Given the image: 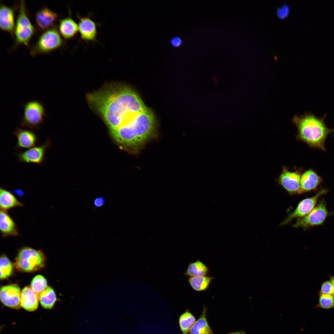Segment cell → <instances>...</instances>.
<instances>
[{"label":"cell","mask_w":334,"mask_h":334,"mask_svg":"<svg viewBox=\"0 0 334 334\" xmlns=\"http://www.w3.org/2000/svg\"><path fill=\"white\" fill-rule=\"evenodd\" d=\"M278 16L280 18L283 19L286 17L289 13V7L287 4H284L278 7L276 10Z\"/></svg>","instance_id":"31"},{"label":"cell","mask_w":334,"mask_h":334,"mask_svg":"<svg viewBox=\"0 0 334 334\" xmlns=\"http://www.w3.org/2000/svg\"><path fill=\"white\" fill-rule=\"evenodd\" d=\"M47 287L46 280L42 275H36L31 281V288L38 295Z\"/></svg>","instance_id":"29"},{"label":"cell","mask_w":334,"mask_h":334,"mask_svg":"<svg viewBox=\"0 0 334 334\" xmlns=\"http://www.w3.org/2000/svg\"><path fill=\"white\" fill-rule=\"evenodd\" d=\"M333 214L328 211L324 200L321 199L309 213L303 217L298 219L292 227H300L306 230L311 227L322 225L328 217Z\"/></svg>","instance_id":"8"},{"label":"cell","mask_w":334,"mask_h":334,"mask_svg":"<svg viewBox=\"0 0 334 334\" xmlns=\"http://www.w3.org/2000/svg\"><path fill=\"white\" fill-rule=\"evenodd\" d=\"M21 295L20 288L16 284L5 285L0 289L1 302L5 306L12 309H18L21 307Z\"/></svg>","instance_id":"12"},{"label":"cell","mask_w":334,"mask_h":334,"mask_svg":"<svg viewBox=\"0 0 334 334\" xmlns=\"http://www.w3.org/2000/svg\"><path fill=\"white\" fill-rule=\"evenodd\" d=\"M58 18V14L46 7H44L36 13L35 21L40 31H45L54 27Z\"/></svg>","instance_id":"16"},{"label":"cell","mask_w":334,"mask_h":334,"mask_svg":"<svg viewBox=\"0 0 334 334\" xmlns=\"http://www.w3.org/2000/svg\"><path fill=\"white\" fill-rule=\"evenodd\" d=\"M212 80H214V81L216 83V82H216V77H212Z\"/></svg>","instance_id":"36"},{"label":"cell","mask_w":334,"mask_h":334,"mask_svg":"<svg viewBox=\"0 0 334 334\" xmlns=\"http://www.w3.org/2000/svg\"><path fill=\"white\" fill-rule=\"evenodd\" d=\"M213 279V277L208 276L191 277L188 279V281L194 290L199 292L208 289Z\"/></svg>","instance_id":"24"},{"label":"cell","mask_w":334,"mask_h":334,"mask_svg":"<svg viewBox=\"0 0 334 334\" xmlns=\"http://www.w3.org/2000/svg\"><path fill=\"white\" fill-rule=\"evenodd\" d=\"M227 334H246V332L243 330L232 332Z\"/></svg>","instance_id":"34"},{"label":"cell","mask_w":334,"mask_h":334,"mask_svg":"<svg viewBox=\"0 0 334 334\" xmlns=\"http://www.w3.org/2000/svg\"><path fill=\"white\" fill-rule=\"evenodd\" d=\"M318 294V302L315 308L327 310L334 308V295L320 293Z\"/></svg>","instance_id":"28"},{"label":"cell","mask_w":334,"mask_h":334,"mask_svg":"<svg viewBox=\"0 0 334 334\" xmlns=\"http://www.w3.org/2000/svg\"><path fill=\"white\" fill-rule=\"evenodd\" d=\"M154 122L153 113L147 108L111 133L115 141L121 145L136 147L143 143L150 136Z\"/></svg>","instance_id":"3"},{"label":"cell","mask_w":334,"mask_h":334,"mask_svg":"<svg viewBox=\"0 0 334 334\" xmlns=\"http://www.w3.org/2000/svg\"><path fill=\"white\" fill-rule=\"evenodd\" d=\"M170 43L174 47H178L182 45V41L180 37L175 36L171 39Z\"/></svg>","instance_id":"33"},{"label":"cell","mask_w":334,"mask_h":334,"mask_svg":"<svg viewBox=\"0 0 334 334\" xmlns=\"http://www.w3.org/2000/svg\"><path fill=\"white\" fill-rule=\"evenodd\" d=\"M23 115L20 120L21 126L34 130H39L44 123L47 113L42 102L36 100H30L23 105Z\"/></svg>","instance_id":"5"},{"label":"cell","mask_w":334,"mask_h":334,"mask_svg":"<svg viewBox=\"0 0 334 334\" xmlns=\"http://www.w3.org/2000/svg\"><path fill=\"white\" fill-rule=\"evenodd\" d=\"M64 41L56 26L43 32L37 41L31 47L30 52L32 56L49 53L62 47Z\"/></svg>","instance_id":"6"},{"label":"cell","mask_w":334,"mask_h":334,"mask_svg":"<svg viewBox=\"0 0 334 334\" xmlns=\"http://www.w3.org/2000/svg\"><path fill=\"white\" fill-rule=\"evenodd\" d=\"M327 116L325 113L319 117L311 112L300 116L295 115L292 122L298 129L296 135L297 139L307 144L310 148L326 151V139L330 134L334 132V128H329L325 124Z\"/></svg>","instance_id":"2"},{"label":"cell","mask_w":334,"mask_h":334,"mask_svg":"<svg viewBox=\"0 0 334 334\" xmlns=\"http://www.w3.org/2000/svg\"><path fill=\"white\" fill-rule=\"evenodd\" d=\"M58 30L64 38L71 40L78 32V24L71 17H66L59 20Z\"/></svg>","instance_id":"20"},{"label":"cell","mask_w":334,"mask_h":334,"mask_svg":"<svg viewBox=\"0 0 334 334\" xmlns=\"http://www.w3.org/2000/svg\"><path fill=\"white\" fill-rule=\"evenodd\" d=\"M14 30L15 45H24L28 46L35 29L28 16L24 1H21Z\"/></svg>","instance_id":"7"},{"label":"cell","mask_w":334,"mask_h":334,"mask_svg":"<svg viewBox=\"0 0 334 334\" xmlns=\"http://www.w3.org/2000/svg\"><path fill=\"white\" fill-rule=\"evenodd\" d=\"M0 262V278L1 279H4L9 277L12 274L13 265L9 259L4 255L1 256Z\"/></svg>","instance_id":"27"},{"label":"cell","mask_w":334,"mask_h":334,"mask_svg":"<svg viewBox=\"0 0 334 334\" xmlns=\"http://www.w3.org/2000/svg\"><path fill=\"white\" fill-rule=\"evenodd\" d=\"M78 32L81 39L86 42L95 41L98 35L97 25L88 16H78Z\"/></svg>","instance_id":"13"},{"label":"cell","mask_w":334,"mask_h":334,"mask_svg":"<svg viewBox=\"0 0 334 334\" xmlns=\"http://www.w3.org/2000/svg\"><path fill=\"white\" fill-rule=\"evenodd\" d=\"M318 293L334 295V286L330 280H325L322 283Z\"/></svg>","instance_id":"30"},{"label":"cell","mask_w":334,"mask_h":334,"mask_svg":"<svg viewBox=\"0 0 334 334\" xmlns=\"http://www.w3.org/2000/svg\"><path fill=\"white\" fill-rule=\"evenodd\" d=\"M39 299L41 306L46 309H51L54 306L56 300L55 293L50 286L39 295Z\"/></svg>","instance_id":"26"},{"label":"cell","mask_w":334,"mask_h":334,"mask_svg":"<svg viewBox=\"0 0 334 334\" xmlns=\"http://www.w3.org/2000/svg\"><path fill=\"white\" fill-rule=\"evenodd\" d=\"M323 181V178L312 169H308L301 174L300 187L298 194L316 190Z\"/></svg>","instance_id":"15"},{"label":"cell","mask_w":334,"mask_h":334,"mask_svg":"<svg viewBox=\"0 0 334 334\" xmlns=\"http://www.w3.org/2000/svg\"><path fill=\"white\" fill-rule=\"evenodd\" d=\"M104 198L101 196H98L93 201V203L96 208H100L103 206L105 204Z\"/></svg>","instance_id":"32"},{"label":"cell","mask_w":334,"mask_h":334,"mask_svg":"<svg viewBox=\"0 0 334 334\" xmlns=\"http://www.w3.org/2000/svg\"><path fill=\"white\" fill-rule=\"evenodd\" d=\"M45 263V258L41 251L24 247L19 250L15 266L19 271L30 272L42 268Z\"/></svg>","instance_id":"4"},{"label":"cell","mask_w":334,"mask_h":334,"mask_svg":"<svg viewBox=\"0 0 334 334\" xmlns=\"http://www.w3.org/2000/svg\"><path fill=\"white\" fill-rule=\"evenodd\" d=\"M207 309L204 306L198 319L191 329L189 334H213L206 316Z\"/></svg>","instance_id":"22"},{"label":"cell","mask_w":334,"mask_h":334,"mask_svg":"<svg viewBox=\"0 0 334 334\" xmlns=\"http://www.w3.org/2000/svg\"><path fill=\"white\" fill-rule=\"evenodd\" d=\"M87 99L102 116L110 132L125 125L147 108L135 92L121 85L113 84L89 93Z\"/></svg>","instance_id":"1"},{"label":"cell","mask_w":334,"mask_h":334,"mask_svg":"<svg viewBox=\"0 0 334 334\" xmlns=\"http://www.w3.org/2000/svg\"><path fill=\"white\" fill-rule=\"evenodd\" d=\"M15 10L1 3L0 8V28L14 37L15 27Z\"/></svg>","instance_id":"17"},{"label":"cell","mask_w":334,"mask_h":334,"mask_svg":"<svg viewBox=\"0 0 334 334\" xmlns=\"http://www.w3.org/2000/svg\"><path fill=\"white\" fill-rule=\"evenodd\" d=\"M23 206L24 204L18 200L13 194L5 188L0 187L1 210L7 211L15 207Z\"/></svg>","instance_id":"21"},{"label":"cell","mask_w":334,"mask_h":334,"mask_svg":"<svg viewBox=\"0 0 334 334\" xmlns=\"http://www.w3.org/2000/svg\"><path fill=\"white\" fill-rule=\"evenodd\" d=\"M17 139L15 148L18 149H29L35 146L38 138L32 130L17 127L13 132Z\"/></svg>","instance_id":"14"},{"label":"cell","mask_w":334,"mask_h":334,"mask_svg":"<svg viewBox=\"0 0 334 334\" xmlns=\"http://www.w3.org/2000/svg\"><path fill=\"white\" fill-rule=\"evenodd\" d=\"M302 171V168L291 171L283 166L277 182L290 195L298 193L300 187Z\"/></svg>","instance_id":"11"},{"label":"cell","mask_w":334,"mask_h":334,"mask_svg":"<svg viewBox=\"0 0 334 334\" xmlns=\"http://www.w3.org/2000/svg\"><path fill=\"white\" fill-rule=\"evenodd\" d=\"M52 145V141L47 138L42 144L17 153L16 155L18 157L17 161L21 162L41 165L46 160L45 157L46 152L51 147Z\"/></svg>","instance_id":"10"},{"label":"cell","mask_w":334,"mask_h":334,"mask_svg":"<svg viewBox=\"0 0 334 334\" xmlns=\"http://www.w3.org/2000/svg\"><path fill=\"white\" fill-rule=\"evenodd\" d=\"M196 321L192 313L188 309L179 316L178 323L182 334H188Z\"/></svg>","instance_id":"25"},{"label":"cell","mask_w":334,"mask_h":334,"mask_svg":"<svg viewBox=\"0 0 334 334\" xmlns=\"http://www.w3.org/2000/svg\"><path fill=\"white\" fill-rule=\"evenodd\" d=\"M209 271L208 267L199 259L190 263L184 275L190 277L207 276Z\"/></svg>","instance_id":"23"},{"label":"cell","mask_w":334,"mask_h":334,"mask_svg":"<svg viewBox=\"0 0 334 334\" xmlns=\"http://www.w3.org/2000/svg\"><path fill=\"white\" fill-rule=\"evenodd\" d=\"M328 191L326 188H322L314 196L302 200L295 209L288 216L280 225H285L294 219L301 218L308 214L316 207L319 198L322 195L326 194Z\"/></svg>","instance_id":"9"},{"label":"cell","mask_w":334,"mask_h":334,"mask_svg":"<svg viewBox=\"0 0 334 334\" xmlns=\"http://www.w3.org/2000/svg\"><path fill=\"white\" fill-rule=\"evenodd\" d=\"M0 230L2 236H17L19 235L17 227L7 211L1 210Z\"/></svg>","instance_id":"18"},{"label":"cell","mask_w":334,"mask_h":334,"mask_svg":"<svg viewBox=\"0 0 334 334\" xmlns=\"http://www.w3.org/2000/svg\"><path fill=\"white\" fill-rule=\"evenodd\" d=\"M329 276L330 278V280L334 286V276H332L330 275H329Z\"/></svg>","instance_id":"35"},{"label":"cell","mask_w":334,"mask_h":334,"mask_svg":"<svg viewBox=\"0 0 334 334\" xmlns=\"http://www.w3.org/2000/svg\"><path fill=\"white\" fill-rule=\"evenodd\" d=\"M39 295L28 286L24 287L21 292V306L28 311L36 310L38 306Z\"/></svg>","instance_id":"19"}]
</instances>
